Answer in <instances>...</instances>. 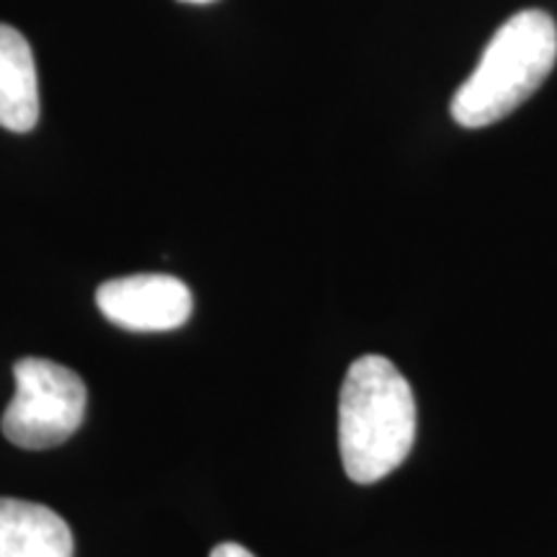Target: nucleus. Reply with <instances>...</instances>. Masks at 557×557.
<instances>
[{
	"label": "nucleus",
	"instance_id": "obj_4",
	"mask_svg": "<svg viewBox=\"0 0 557 557\" xmlns=\"http://www.w3.org/2000/svg\"><path fill=\"white\" fill-rule=\"evenodd\" d=\"M96 305L109 323L132 333L176 331L191 318V289L169 274L111 278L96 292Z\"/></svg>",
	"mask_w": 557,
	"mask_h": 557
},
{
	"label": "nucleus",
	"instance_id": "obj_6",
	"mask_svg": "<svg viewBox=\"0 0 557 557\" xmlns=\"http://www.w3.org/2000/svg\"><path fill=\"white\" fill-rule=\"evenodd\" d=\"M39 122V83L29 41L0 24V127L32 132Z\"/></svg>",
	"mask_w": 557,
	"mask_h": 557
},
{
	"label": "nucleus",
	"instance_id": "obj_3",
	"mask_svg": "<svg viewBox=\"0 0 557 557\" xmlns=\"http://www.w3.org/2000/svg\"><path fill=\"white\" fill-rule=\"evenodd\" d=\"M16 395L5 408L3 436L21 449H52L81 429L86 416V385L73 369L50 359L26 357L13 364Z\"/></svg>",
	"mask_w": 557,
	"mask_h": 557
},
{
	"label": "nucleus",
	"instance_id": "obj_5",
	"mask_svg": "<svg viewBox=\"0 0 557 557\" xmlns=\"http://www.w3.org/2000/svg\"><path fill=\"white\" fill-rule=\"evenodd\" d=\"M75 542L52 508L0 498V557H73Z\"/></svg>",
	"mask_w": 557,
	"mask_h": 557
},
{
	"label": "nucleus",
	"instance_id": "obj_2",
	"mask_svg": "<svg viewBox=\"0 0 557 557\" xmlns=\"http://www.w3.org/2000/svg\"><path fill=\"white\" fill-rule=\"evenodd\" d=\"M557 62V26L549 13L529 9L506 21L451 99V120L480 129L506 120L537 94Z\"/></svg>",
	"mask_w": 557,
	"mask_h": 557
},
{
	"label": "nucleus",
	"instance_id": "obj_7",
	"mask_svg": "<svg viewBox=\"0 0 557 557\" xmlns=\"http://www.w3.org/2000/svg\"><path fill=\"white\" fill-rule=\"evenodd\" d=\"M209 557H256V555L243 545H235V542H222V545L212 549V555Z\"/></svg>",
	"mask_w": 557,
	"mask_h": 557
},
{
	"label": "nucleus",
	"instance_id": "obj_1",
	"mask_svg": "<svg viewBox=\"0 0 557 557\" xmlns=\"http://www.w3.org/2000/svg\"><path fill=\"white\" fill-rule=\"evenodd\" d=\"M416 442V398L393 361L367 354L348 367L338 398V449L359 485L398 470Z\"/></svg>",
	"mask_w": 557,
	"mask_h": 557
},
{
	"label": "nucleus",
	"instance_id": "obj_8",
	"mask_svg": "<svg viewBox=\"0 0 557 557\" xmlns=\"http://www.w3.org/2000/svg\"><path fill=\"white\" fill-rule=\"evenodd\" d=\"M181 3H194V5H207V3H214V0H181Z\"/></svg>",
	"mask_w": 557,
	"mask_h": 557
}]
</instances>
